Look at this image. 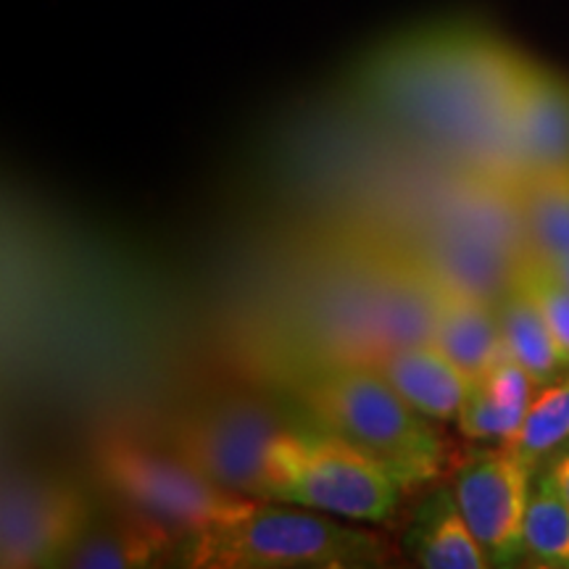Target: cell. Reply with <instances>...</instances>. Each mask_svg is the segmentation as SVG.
Segmentation results:
<instances>
[{
    "label": "cell",
    "mask_w": 569,
    "mask_h": 569,
    "mask_svg": "<svg viewBox=\"0 0 569 569\" xmlns=\"http://www.w3.org/2000/svg\"><path fill=\"white\" fill-rule=\"evenodd\" d=\"M530 61L482 27L438 24L369 53L351 90L369 117L453 174L515 182L511 122Z\"/></svg>",
    "instance_id": "obj_1"
},
{
    "label": "cell",
    "mask_w": 569,
    "mask_h": 569,
    "mask_svg": "<svg viewBox=\"0 0 569 569\" xmlns=\"http://www.w3.org/2000/svg\"><path fill=\"white\" fill-rule=\"evenodd\" d=\"M282 430L261 398L222 393L177 411L163 446L219 488L267 501V457Z\"/></svg>",
    "instance_id": "obj_5"
},
{
    "label": "cell",
    "mask_w": 569,
    "mask_h": 569,
    "mask_svg": "<svg viewBox=\"0 0 569 569\" xmlns=\"http://www.w3.org/2000/svg\"><path fill=\"white\" fill-rule=\"evenodd\" d=\"M369 365L380 369L411 409L432 422H453L475 386V377L436 343L393 348L375 356Z\"/></svg>",
    "instance_id": "obj_11"
},
{
    "label": "cell",
    "mask_w": 569,
    "mask_h": 569,
    "mask_svg": "<svg viewBox=\"0 0 569 569\" xmlns=\"http://www.w3.org/2000/svg\"><path fill=\"white\" fill-rule=\"evenodd\" d=\"M180 532L159 519L124 507V515L98 525L71 553L67 567L77 569H134L174 565Z\"/></svg>",
    "instance_id": "obj_13"
},
{
    "label": "cell",
    "mask_w": 569,
    "mask_h": 569,
    "mask_svg": "<svg viewBox=\"0 0 569 569\" xmlns=\"http://www.w3.org/2000/svg\"><path fill=\"white\" fill-rule=\"evenodd\" d=\"M267 501L346 522H388L409 488L393 469L319 425L284 427L267 457Z\"/></svg>",
    "instance_id": "obj_4"
},
{
    "label": "cell",
    "mask_w": 569,
    "mask_h": 569,
    "mask_svg": "<svg viewBox=\"0 0 569 569\" xmlns=\"http://www.w3.org/2000/svg\"><path fill=\"white\" fill-rule=\"evenodd\" d=\"M515 282L538 306L546 325L569 361V284L536 253H525L517 264Z\"/></svg>",
    "instance_id": "obj_19"
},
{
    "label": "cell",
    "mask_w": 569,
    "mask_h": 569,
    "mask_svg": "<svg viewBox=\"0 0 569 569\" xmlns=\"http://www.w3.org/2000/svg\"><path fill=\"white\" fill-rule=\"evenodd\" d=\"M496 309L507 353L517 365L528 369L538 388L549 386V382L565 375L569 361L561 353L557 338H553L538 306L530 301V296L517 282Z\"/></svg>",
    "instance_id": "obj_15"
},
{
    "label": "cell",
    "mask_w": 569,
    "mask_h": 569,
    "mask_svg": "<svg viewBox=\"0 0 569 569\" xmlns=\"http://www.w3.org/2000/svg\"><path fill=\"white\" fill-rule=\"evenodd\" d=\"M96 522L90 496L74 482L46 475L6 480L0 501V567H67Z\"/></svg>",
    "instance_id": "obj_7"
},
{
    "label": "cell",
    "mask_w": 569,
    "mask_h": 569,
    "mask_svg": "<svg viewBox=\"0 0 569 569\" xmlns=\"http://www.w3.org/2000/svg\"><path fill=\"white\" fill-rule=\"evenodd\" d=\"M525 565L569 569V503L540 472L525 517Z\"/></svg>",
    "instance_id": "obj_17"
},
{
    "label": "cell",
    "mask_w": 569,
    "mask_h": 569,
    "mask_svg": "<svg viewBox=\"0 0 569 569\" xmlns=\"http://www.w3.org/2000/svg\"><path fill=\"white\" fill-rule=\"evenodd\" d=\"M98 480L124 507L159 519L180 536L217 522L248 501V496L219 488L184 465L167 446L130 436H109L92 453Z\"/></svg>",
    "instance_id": "obj_6"
},
{
    "label": "cell",
    "mask_w": 569,
    "mask_h": 569,
    "mask_svg": "<svg viewBox=\"0 0 569 569\" xmlns=\"http://www.w3.org/2000/svg\"><path fill=\"white\" fill-rule=\"evenodd\" d=\"M409 561L425 569H488L490 561L461 515L453 488L425 496L403 538Z\"/></svg>",
    "instance_id": "obj_12"
},
{
    "label": "cell",
    "mask_w": 569,
    "mask_h": 569,
    "mask_svg": "<svg viewBox=\"0 0 569 569\" xmlns=\"http://www.w3.org/2000/svg\"><path fill=\"white\" fill-rule=\"evenodd\" d=\"M530 253L546 261L569 256V172L532 177L519 184Z\"/></svg>",
    "instance_id": "obj_16"
},
{
    "label": "cell",
    "mask_w": 569,
    "mask_h": 569,
    "mask_svg": "<svg viewBox=\"0 0 569 569\" xmlns=\"http://www.w3.org/2000/svg\"><path fill=\"white\" fill-rule=\"evenodd\" d=\"M536 467L498 448L467 457L453 472V493L490 567L525 565V517Z\"/></svg>",
    "instance_id": "obj_8"
},
{
    "label": "cell",
    "mask_w": 569,
    "mask_h": 569,
    "mask_svg": "<svg viewBox=\"0 0 569 569\" xmlns=\"http://www.w3.org/2000/svg\"><path fill=\"white\" fill-rule=\"evenodd\" d=\"M522 256L461 232L430 230L411 261L443 288L459 290L498 306L515 288L517 264Z\"/></svg>",
    "instance_id": "obj_10"
},
{
    "label": "cell",
    "mask_w": 569,
    "mask_h": 569,
    "mask_svg": "<svg viewBox=\"0 0 569 569\" xmlns=\"http://www.w3.org/2000/svg\"><path fill=\"white\" fill-rule=\"evenodd\" d=\"M546 261V259H543ZM546 264H549L553 272H557L561 280H565L567 284H569V256H565V259H557V261H546Z\"/></svg>",
    "instance_id": "obj_22"
},
{
    "label": "cell",
    "mask_w": 569,
    "mask_h": 569,
    "mask_svg": "<svg viewBox=\"0 0 569 569\" xmlns=\"http://www.w3.org/2000/svg\"><path fill=\"white\" fill-rule=\"evenodd\" d=\"M525 417H528L525 411H517L507 407V403H501L480 380H475V386L469 390L467 401L461 403L453 422H457V430L465 438L507 443V440L517 436Z\"/></svg>",
    "instance_id": "obj_20"
},
{
    "label": "cell",
    "mask_w": 569,
    "mask_h": 569,
    "mask_svg": "<svg viewBox=\"0 0 569 569\" xmlns=\"http://www.w3.org/2000/svg\"><path fill=\"white\" fill-rule=\"evenodd\" d=\"M543 475L557 486L559 493L565 496V501L569 503V440L546 459Z\"/></svg>",
    "instance_id": "obj_21"
},
{
    "label": "cell",
    "mask_w": 569,
    "mask_h": 569,
    "mask_svg": "<svg viewBox=\"0 0 569 569\" xmlns=\"http://www.w3.org/2000/svg\"><path fill=\"white\" fill-rule=\"evenodd\" d=\"M290 396L311 422L380 459L409 490L443 472L448 446L432 419L411 409L369 361H322L293 377Z\"/></svg>",
    "instance_id": "obj_2"
},
{
    "label": "cell",
    "mask_w": 569,
    "mask_h": 569,
    "mask_svg": "<svg viewBox=\"0 0 569 569\" xmlns=\"http://www.w3.org/2000/svg\"><path fill=\"white\" fill-rule=\"evenodd\" d=\"M174 565L193 569H369L386 567L375 532L293 503L248 498L217 522L184 532Z\"/></svg>",
    "instance_id": "obj_3"
},
{
    "label": "cell",
    "mask_w": 569,
    "mask_h": 569,
    "mask_svg": "<svg viewBox=\"0 0 569 569\" xmlns=\"http://www.w3.org/2000/svg\"><path fill=\"white\" fill-rule=\"evenodd\" d=\"M432 284L438 290V322L432 343L443 348L465 372L478 380L507 356L498 309L480 298L438 282Z\"/></svg>",
    "instance_id": "obj_14"
},
{
    "label": "cell",
    "mask_w": 569,
    "mask_h": 569,
    "mask_svg": "<svg viewBox=\"0 0 569 569\" xmlns=\"http://www.w3.org/2000/svg\"><path fill=\"white\" fill-rule=\"evenodd\" d=\"M511 172L517 184L569 172V80L538 61H530L511 122Z\"/></svg>",
    "instance_id": "obj_9"
},
{
    "label": "cell",
    "mask_w": 569,
    "mask_h": 569,
    "mask_svg": "<svg viewBox=\"0 0 569 569\" xmlns=\"http://www.w3.org/2000/svg\"><path fill=\"white\" fill-rule=\"evenodd\" d=\"M569 440V367L565 375L538 388L532 396V403L525 417L522 427L511 440H507L509 451H515L519 459L538 467L540 461L551 457L557 448Z\"/></svg>",
    "instance_id": "obj_18"
}]
</instances>
